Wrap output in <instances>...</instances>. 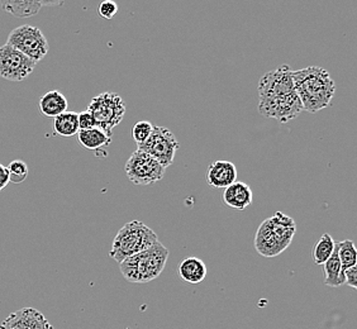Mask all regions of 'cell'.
<instances>
[{"label":"cell","mask_w":357,"mask_h":329,"mask_svg":"<svg viewBox=\"0 0 357 329\" xmlns=\"http://www.w3.org/2000/svg\"><path fill=\"white\" fill-rule=\"evenodd\" d=\"M259 112L264 117L288 123L303 112L293 82V70L282 65L262 75L259 86Z\"/></svg>","instance_id":"cell-1"},{"label":"cell","mask_w":357,"mask_h":329,"mask_svg":"<svg viewBox=\"0 0 357 329\" xmlns=\"http://www.w3.org/2000/svg\"><path fill=\"white\" fill-rule=\"evenodd\" d=\"M293 82L303 110L317 113L330 107L336 93V84L327 70L310 66L293 71Z\"/></svg>","instance_id":"cell-2"},{"label":"cell","mask_w":357,"mask_h":329,"mask_svg":"<svg viewBox=\"0 0 357 329\" xmlns=\"http://www.w3.org/2000/svg\"><path fill=\"white\" fill-rule=\"evenodd\" d=\"M296 232V220L282 212L264 220L255 236V248L264 257H276L291 243Z\"/></svg>","instance_id":"cell-3"},{"label":"cell","mask_w":357,"mask_h":329,"mask_svg":"<svg viewBox=\"0 0 357 329\" xmlns=\"http://www.w3.org/2000/svg\"><path fill=\"white\" fill-rule=\"evenodd\" d=\"M158 240V234L150 227L139 220H132L118 231L110 250V259L121 263L126 259L150 248Z\"/></svg>","instance_id":"cell-4"},{"label":"cell","mask_w":357,"mask_h":329,"mask_svg":"<svg viewBox=\"0 0 357 329\" xmlns=\"http://www.w3.org/2000/svg\"><path fill=\"white\" fill-rule=\"evenodd\" d=\"M86 110L96 119V128L112 137V130L122 122L126 114V104L116 93L105 91L93 98Z\"/></svg>","instance_id":"cell-5"},{"label":"cell","mask_w":357,"mask_h":329,"mask_svg":"<svg viewBox=\"0 0 357 329\" xmlns=\"http://www.w3.org/2000/svg\"><path fill=\"white\" fill-rule=\"evenodd\" d=\"M7 45L27 56L36 63L41 61L50 49L47 38L42 33L41 29L29 24L14 28L8 36Z\"/></svg>","instance_id":"cell-6"},{"label":"cell","mask_w":357,"mask_h":329,"mask_svg":"<svg viewBox=\"0 0 357 329\" xmlns=\"http://www.w3.org/2000/svg\"><path fill=\"white\" fill-rule=\"evenodd\" d=\"M126 174L135 185H151L165 175L166 169L146 152L136 150L126 162Z\"/></svg>","instance_id":"cell-7"},{"label":"cell","mask_w":357,"mask_h":329,"mask_svg":"<svg viewBox=\"0 0 357 329\" xmlns=\"http://www.w3.org/2000/svg\"><path fill=\"white\" fill-rule=\"evenodd\" d=\"M137 146V150L146 152L158 160L165 169L172 164L175 155L180 148L178 139L172 135V130L165 127H153L150 138Z\"/></svg>","instance_id":"cell-8"},{"label":"cell","mask_w":357,"mask_h":329,"mask_svg":"<svg viewBox=\"0 0 357 329\" xmlns=\"http://www.w3.org/2000/svg\"><path fill=\"white\" fill-rule=\"evenodd\" d=\"M169 250L158 240L150 248L135 254L137 263L138 284H146L158 279L165 268Z\"/></svg>","instance_id":"cell-9"},{"label":"cell","mask_w":357,"mask_h":329,"mask_svg":"<svg viewBox=\"0 0 357 329\" xmlns=\"http://www.w3.org/2000/svg\"><path fill=\"white\" fill-rule=\"evenodd\" d=\"M36 62L29 60L15 48L4 45L0 47V77L8 82H22L33 72Z\"/></svg>","instance_id":"cell-10"},{"label":"cell","mask_w":357,"mask_h":329,"mask_svg":"<svg viewBox=\"0 0 357 329\" xmlns=\"http://www.w3.org/2000/svg\"><path fill=\"white\" fill-rule=\"evenodd\" d=\"M0 329H54L41 312L23 308L14 312L0 324Z\"/></svg>","instance_id":"cell-11"},{"label":"cell","mask_w":357,"mask_h":329,"mask_svg":"<svg viewBox=\"0 0 357 329\" xmlns=\"http://www.w3.org/2000/svg\"><path fill=\"white\" fill-rule=\"evenodd\" d=\"M237 181V169L231 161H214L206 171V183L215 189H226Z\"/></svg>","instance_id":"cell-12"},{"label":"cell","mask_w":357,"mask_h":329,"mask_svg":"<svg viewBox=\"0 0 357 329\" xmlns=\"http://www.w3.org/2000/svg\"><path fill=\"white\" fill-rule=\"evenodd\" d=\"M254 192L252 189L243 181H236L232 185L228 186L223 192L225 204L236 211H245L252 204Z\"/></svg>","instance_id":"cell-13"},{"label":"cell","mask_w":357,"mask_h":329,"mask_svg":"<svg viewBox=\"0 0 357 329\" xmlns=\"http://www.w3.org/2000/svg\"><path fill=\"white\" fill-rule=\"evenodd\" d=\"M68 107H69L68 99L59 90L48 91L38 102L40 112L43 116L50 118H56L62 113L68 112Z\"/></svg>","instance_id":"cell-14"},{"label":"cell","mask_w":357,"mask_h":329,"mask_svg":"<svg viewBox=\"0 0 357 329\" xmlns=\"http://www.w3.org/2000/svg\"><path fill=\"white\" fill-rule=\"evenodd\" d=\"M178 275L188 284L198 285L206 279V263L198 257H188L180 263Z\"/></svg>","instance_id":"cell-15"},{"label":"cell","mask_w":357,"mask_h":329,"mask_svg":"<svg viewBox=\"0 0 357 329\" xmlns=\"http://www.w3.org/2000/svg\"><path fill=\"white\" fill-rule=\"evenodd\" d=\"M59 3L43 1H0V7L7 13L13 14L17 18H29L40 12L43 6H54Z\"/></svg>","instance_id":"cell-16"},{"label":"cell","mask_w":357,"mask_h":329,"mask_svg":"<svg viewBox=\"0 0 357 329\" xmlns=\"http://www.w3.org/2000/svg\"><path fill=\"white\" fill-rule=\"evenodd\" d=\"M77 138H79V144L91 151H99L100 148L109 146L112 142V137L107 136L103 130L99 128L79 130Z\"/></svg>","instance_id":"cell-17"},{"label":"cell","mask_w":357,"mask_h":329,"mask_svg":"<svg viewBox=\"0 0 357 329\" xmlns=\"http://www.w3.org/2000/svg\"><path fill=\"white\" fill-rule=\"evenodd\" d=\"M54 128L59 136L71 137L79 133V119L75 112H65L54 118Z\"/></svg>","instance_id":"cell-18"},{"label":"cell","mask_w":357,"mask_h":329,"mask_svg":"<svg viewBox=\"0 0 357 329\" xmlns=\"http://www.w3.org/2000/svg\"><path fill=\"white\" fill-rule=\"evenodd\" d=\"M338 257L341 262V276L340 282L344 285V275L349 268L357 266V250L354 240H346L338 242Z\"/></svg>","instance_id":"cell-19"},{"label":"cell","mask_w":357,"mask_h":329,"mask_svg":"<svg viewBox=\"0 0 357 329\" xmlns=\"http://www.w3.org/2000/svg\"><path fill=\"white\" fill-rule=\"evenodd\" d=\"M324 266V284L330 288H338L341 286L340 276H341V262L338 257V242L335 245L333 254L330 259L323 265Z\"/></svg>","instance_id":"cell-20"},{"label":"cell","mask_w":357,"mask_h":329,"mask_svg":"<svg viewBox=\"0 0 357 329\" xmlns=\"http://www.w3.org/2000/svg\"><path fill=\"white\" fill-rule=\"evenodd\" d=\"M336 240L330 234H324L319 240H317L316 245L313 247V261L316 265H324L330 259L331 254H333Z\"/></svg>","instance_id":"cell-21"},{"label":"cell","mask_w":357,"mask_h":329,"mask_svg":"<svg viewBox=\"0 0 357 329\" xmlns=\"http://www.w3.org/2000/svg\"><path fill=\"white\" fill-rule=\"evenodd\" d=\"M8 171H9V183L21 184L28 178L29 170H28L27 164L24 161L14 160L8 166Z\"/></svg>","instance_id":"cell-22"},{"label":"cell","mask_w":357,"mask_h":329,"mask_svg":"<svg viewBox=\"0 0 357 329\" xmlns=\"http://www.w3.org/2000/svg\"><path fill=\"white\" fill-rule=\"evenodd\" d=\"M153 125L149 121H139L132 127V137L137 144L146 142L151 136Z\"/></svg>","instance_id":"cell-23"},{"label":"cell","mask_w":357,"mask_h":329,"mask_svg":"<svg viewBox=\"0 0 357 329\" xmlns=\"http://www.w3.org/2000/svg\"><path fill=\"white\" fill-rule=\"evenodd\" d=\"M98 12L100 14V17H103L104 20H112L117 14V3L110 1V0L103 1V3H100V6L98 8Z\"/></svg>","instance_id":"cell-24"},{"label":"cell","mask_w":357,"mask_h":329,"mask_svg":"<svg viewBox=\"0 0 357 329\" xmlns=\"http://www.w3.org/2000/svg\"><path fill=\"white\" fill-rule=\"evenodd\" d=\"M77 119H79V130H80L96 128V119H94V117L91 116V113L88 112V110L77 114Z\"/></svg>","instance_id":"cell-25"},{"label":"cell","mask_w":357,"mask_h":329,"mask_svg":"<svg viewBox=\"0 0 357 329\" xmlns=\"http://www.w3.org/2000/svg\"><path fill=\"white\" fill-rule=\"evenodd\" d=\"M344 284L350 288L357 289V266L349 268L344 275Z\"/></svg>","instance_id":"cell-26"},{"label":"cell","mask_w":357,"mask_h":329,"mask_svg":"<svg viewBox=\"0 0 357 329\" xmlns=\"http://www.w3.org/2000/svg\"><path fill=\"white\" fill-rule=\"evenodd\" d=\"M9 184V171L7 166L0 164V192Z\"/></svg>","instance_id":"cell-27"}]
</instances>
